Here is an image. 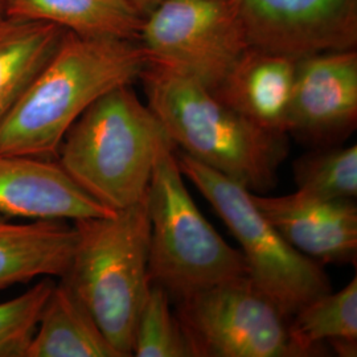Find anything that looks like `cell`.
<instances>
[{
	"instance_id": "1",
	"label": "cell",
	"mask_w": 357,
	"mask_h": 357,
	"mask_svg": "<svg viewBox=\"0 0 357 357\" xmlns=\"http://www.w3.org/2000/svg\"><path fill=\"white\" fill-rule=\"evenodd\" d=\"M149 63L138 41L65 32L57 50L0 122V153L53 159L91 103L134 85Z\"/></svg>"
},
{
	"instance_id": "16",
	"label": "cell",
	"mask_w": 357,
	"mask_h": 357,
	"mask_svg": "<svg viewBox=\"0 0 357 357\" xmlns=\"http://www.w3.org/2000/svg\"><path fill=\"white\" fill-rule=\"evenodd\" d=\"M6 16L53 23L81 38L132 41L144 19L126 0H7Z\"/></svg>"
},
{
	"instance_id": "12",
	"label": "cell",
	"mask_w": 357,
	"mask_h": 357,
	"mask_svg": "<svg viewBox=\"0 0 357 357\" xmlns=\"http://www.w3.org/2000/svg\"><path fill=\"white\" fill-rule=\"evenodd\" d=\"M114 212L84 191L57 160L0 153V215L73 222Z\"/></svg>"
},
{
	"instance_id": "22",
	"label": "cell",
	"mask_w": 357,
	"mask_h": 357,
	"mask_svg": "<svg viewBox=\"0 0 357 357\" xmlns=\"http://www.w3.org/2000/svg\"><path fill=\"white\" fill-rule=\"evenodd\" d=\"M332 348L333 352H336L337 356L355 357L357 354V340L351 339H337L327 343Z\"/></svg>"
},
{
	"instance_id": "3",
	"label": "cell",
	"mask_w": 357,
	"mask_h": 357,
	"mask_svg": "<svg viewBox=\"0 0 357 357\" xmlns=\"http://www.w3.org/2000/svg\"><path fill=\"white\" fill-rule=\"evenodd\" d=\"M167 132L132 85L107 91L78 116L57 162L98 203L121 211L146 196L155 155Z\"/></svg>"
},
{
	"instance_id": "5",
	"label": "cell",
	"mask_w": 357,
	"mask_h": 357,
	"mask_svg": "<svg viewBox=\"0 0 357 357\" xmlns=\"http://www.w3.org/2000/svg\"><path fill=\"white\" fill-rule=\"evenodd\" d=\"M149 277L174 299L248 274L243 253L217 233L187 190L176 146L160 141L147 190Z\"/></svg>"
},
{
	"instance_id": "7",
	"label": "cell",
	"mask_w": 357,
	"mask_h": 357,
	"mask_svg": "<svg viewBox=\"0 0 357 357\" xmlns=\"http://www.w3.org/2000/svg\"><path fill=\"white\" fill-rule=\"evenodd\" d=\"M176 318L193 357H299L289 319L245 275L176 301Z\"/></svg>"
},
{
	"instance_id": "24",
	"label": "cell",
	"mask_w": 357,
	"mask_h": 357,
	"mask_svg": "<svg viewBox=\"0 0 357 357\" xmlns=\"http://www.w3.org/2000/svg\"><path fill=\"white\" fill-rule=\"evenodd\" d=\"M6 1L7 0H0V17L6 16Z\"/></svg>"
},
{
	"instance_id": "14",
	"label": "cell",
	"mask_w": 357,
	"mask_h": 357,
	"mask_svg": "<svg viewBox=\"0 0 357 357\" xmlns=\"http://www.w3.org/2000/svg\"><path fill=\"white\" fill-rule=\"evenodd\" d=\"M76 243V228L65 220L0 218V291L35 278H63Z\"/></svg>"
},
{
	"instance_id": "10",
	"label": "cell",
	"mask_w": 357,
	"mask_h": 357,
	"mask_svg": "<svg viewBox=\"0 0 357 357\" xmlns=\"http://www.w3.org/2000/svg\"><path fill=\"white\" fill-rule=\"evenodd\" d=\"M357 126V52L296 60L286 132L314 147L340 146Z\"/></svg>"
},
{
	"instance_id": "8",
	"label": "cell",
	"mask_w": 357,
	"mask_h": 357,
	"mask_svg": "<svg viewBox=\"0 0 357 357\" xmlns=\"http://www.w3.org/2000/svg\"><path fill=\"white\" fill-rule=\"evenodd\" d=\"M147 60L215 90L250 47L231 0H166L143 19Z\"/></svg>"
},
{
	"instance_id": "20",
	"label": "cell",
	"mask_w": 357,
	"mask_h": 357,
	"mask_svg": "<svg viewBox=\"0 0 357 357\" xmlns=\"http://www.w3.org/2000/svg\"><path fill=\"white\" fill-rule=\"evenodd\" d=\"M131 356L192 357L190 347L171 311V296L151 283L137 321Z\"/></svg>"
},
{
	"instance_id": "23",
	"label": "cell",
	"mask_w": 357,
	"mask_h": 357,
	"mask_svg": "<svg viewBox=\"0 0 357 357\" xmlns=\"http://www.w3.org/2000/svg\"><path fill=\"white\" fill-rule=\"evenodd\" d=\"M130 6H132L138 13L146 16L151 13L155 7H158L160 3L166 0H126Z\"/></svg>"
},
{
	"instance_id": "13",
	"label": "cell",
	"mask_w": 357,
	"mask_h": 357,
	"mask_svg": "<svg viewBox=\"0 0 357 357\" xmlns=\"http://www.w3.org/2000/svg\"><path fill=\"white\" fill-rule=\"evenodd\" d=\"M295 68L296 60L250 45L211 91L255 125L286 132Z\"/></svg>"
},
{
	"instance_id": "21",
	"label": "cell",
	"mask_w": 357,
	"mask_h": 357,
	"mask_svg": "<svg viewBox=\"0 0 357 357\" xmlns=\"http://www.w3.org/2000/svg\"><path fill=\"white\" fill-rule=\"evenodd\" d=\"M54 284L52 278H41L24 293L0 303V357H24Z\"/></svg>"
},
{
	"instance_id": "9",
	"label": "cell",
	"mask_w": 357,
	"mask_h": 357,
	"mask_svg": "<svg viewBox=\"0 0 357 357\" xmlns=\"http://www.w3.org/2000/svg\"><path fill=\"white\" fill-rule=\"evenodd\" d=\"M252 47L299 60L356 50L357 0H231Z\"/></svg>"
},
{
	"instance_id": "4",
	"label": "cell",
	"mask_w": 357,
	"mask_h": 357,
	"mask_svg": "<svg viewBox=\"0 0 357 357\" xmlns=\"http://www.w3.org/2000/svg\"><path fill=\"white\" fill-rule=\"evenodd\" d=\"M77 243L68 283L121 357L131 356L137 321L150 290L147 193L107 216L73 221Z\"/></svg>"
},
{
	"instance_id": "18",
	"label": "cell",
	"mask_w": 357,
	"mask_h": 357,
	"mask_svg": "<svg viewBox=\"0 0 357 357\" xmlns=\"http://www.w3.org/2000/svg\"><path fill=\"white\" fill-rule=\"evenodd\" d=\"M289 335L298 356H319L337 339L357 340L356 277L337 293L323 294L289 319Z\"/></svg>"
},
{
	"instance_id": "15",
	"label": "cell",
	"mask_w": 357,
	"mask_h": 357,
	"mask_svg": "<svg viewBox=\"0 0 357 357\" xmlns=\"http://www.w3.org/2000/svg\"><path fill=\"white\" fill-rule=\"evenodd\" d=\"M24 357L121 356L89 310L61 280L43 307Z\"/></svg>"
},
{
	"instance_id": "6",
	"label": "cell",
	"mask_w": 357,
	"mask_h": 357,
	"mask_svg": "<svg viewBox=\"0 0 357 357\" xmlns=\"http://www.w3.org/2000/svg\"><path fill=\"white\" fill-rule=\"evenodd\" d=\"M183 176L191 180L241 246L249 278L290 319L332 284L321 264L287 243L255 206L252 192L215 169L178 153Z\"/></svg>"
},
{
	"instance_id": "17",
	"label": "cell",
	"mask_w": 357,
	"mask_h": 357,
	"mask_svg": "<svg viewBox=\"0 0 357 357\" xmlns=\"http://www.w3.org/2000/svg\"><path fill=\"white\" fill-rule=\"evenodd\" d=\"M64 28L20 17H0V122L60 45Z\"/></svg>"
},
{
	"instance_id": "2",
	"label": "cell",
	"mask_w": 357,
	"mask_h": 357,
	"mask_svg": "<svg viewBox=\"0 0 357 357\" xmlns=\"http://www.w3.org/2000/svg\"><path fill=\"white\" fill-rule=\"evenodd\" d=\"M139 81L149 107L181 153L248 191L275 187L289 155V135L250 122L195 78L149 61Z\"/></svg>"
},
{
	"instance_id": "19",
	"label": "cell",
	"mask_w": 357,
	"mask_h": 357,
	"mask_svg": "<svg viewBox=\"0 0 357 357\" xmlns=\"http://www.w3.org/2000/svg\"><path fill=\"white\" fill-rule=\"evenodd\" d=\"M298 190L327 200L357 196V147H317L294 163Z\"/></svg>"
},
{
	"instance_id": "11",
	"label": "cell",
	"mask_w": 357,
	"mask_h": 357,
	"mask_svg": "<svg viewBox=\"0 0 357 357\" xmlns=\"http://www.w3.org/2000/svg\"><path fill=\"white\" fill-rule=\"evenodd\" d=\"M261 213L302 255L319 264H352L357 255V206L354 200H327L298 191L255 195Z\"/></svg>"
}]
</instances>
